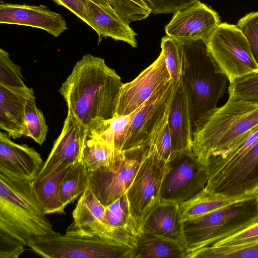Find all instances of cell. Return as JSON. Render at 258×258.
<instances>
[{"label":"cell","mask_w":258,"mask_h":258,"mask_svg":"<svg viewBox=\"0 0 258 258\" xmlns=\"http://www.w3.org/2000/svg\"><path fill=\"white\" fill-rule=\"evenodd\" d=\"M123 84L103 58L87 54L77 62L59 91L89 137L103 132L116 115Z\"/></svg>","instance_id":"6da1fadb"},{"label":"cell","mask_w":258,"mask_h":258,"mask_svg":"<svg viewBox=\"0 0 258 258\" xmlns=\"http://www.w3.org/2000/svg\"><path fill=\"white\" fill-rule=\"evenodd\" d=\"M33 181L0 170V234L24 246L30 240L59 233L47 219Z\"/></svg>","instance_id":"7a4b0ae2"},{"label":"cell","mask_w":258,"mask_h":258,"mask_svg":"<svg viewBox=\"0 0 258 258\" xmlns=\"http://www.w3.org/2000/svg\"><path fill=\"white\" fill-rule=\"evenodd\" d=\"M258 124V102L231 99L207 112L195 123L192 153L206 166Z\"/></svg>","instance_id":"3957f363"},{"label":"cell","mask_w":258,"mask_h":258,"mask_svg":"<svg viewBox=\"0 0 258 258\" xmlns=\"http://www.w3.org/2000/svg\"><path fill=\"white\" fill-rule=\"evenodd\" d=\"M180 42L181 80L188 93L194 126L203 115L217 107L229 81L218 71L203 40Z\"/></svg>","instance_id":"277c9868"},{"label":"cell","mask_w":258,"mask_h":258,"mask_svg":"<svg viewBox=\"0 0 258 258\" xmlns=\"http://www.w3.org/2000/svg\"><path fill=\"white\" fill-rule=\"evenodd\" d=\"M257 221L258 194L239 199L212 212L184 221L182 227L187 254L211 245Z\"/></svg>","instance_id":"5b68a950"},{"label":"cell","mask_w":258,"mask_h":258,"mask_svg":"<svg viewBox=\"0 0 258 258\" xmlns=\"http://www.w3.org/2000/svg\"><path fill=\"white\" fill-rule=\"evenodd\" d=\"M46 258H133L134 248L98 233L75 228L30 240L27 245Z\"/></svg>","instance_id":"8992f818"},{"label":"cell","mask_w":258,"mask_h":258,"mask_svg":"<svg viewBox=\"0 0 258 258\" xmlns=\"http://www.w3.org/2000/svg\"><path fill=\"white\" fill-rule=\"evenodd\" d=\"M204 42L218 71L229 83L258 73L249 43L236 25L221 23Z\"/></svg>","instance_id":"52a82bcc"},{"label":"cell","mask_w":258,"mask_h":258,"mask_svg":"<svg viewBox=\"0 0 258 258\" xmlns=\"http://www.w3.org/2000/svg\"><path fill=\"white\" fill-rule=\"evenodd\" d=\"M208 179L206 166L192 152L177 154L171 159L164 175L160 202H186L205 188Z\"/></svg>","instance_id":"ba28073f"},{"label":"cell","mask_w":258,"mask_h":258,"mask_svg":"<svg viewBox=\"0 0 258 258\" xmlns=\"http://www.w3.org/2000/svg\"><path fill=\"white\" fill-rule=\"evenodd\" d=\"M177 84L170 81L131 114L123 151L145 150L150 139L168 117Z\"/></svg>","instance_id":"9c48e42d"},{"label":"cell","mask_w":258,"mask_h":258,"mask_svg":"<svg viewBox=\"0 0 258 258\" xmlns=\"http://www.w3.org/2000/svg\"><path fill=\"white\" fill-rule=\"evenodd\" d=\"M122 151L115 162L89 171L87 187L105 207L125 194L137 174L143 154Z\"/></svg>","instance_id":"30bf717a"},{"label":"cell","mask_w":258,"mask_h":258,"mask_svg":"<svg viewBox=\"0 0 258 258\" xmlns=\"http://www.w3.org/2000/svg\"><path fill=\"white\" fill-rule=\"evenodd\" d=\"M167 169L146 151L126 192L130 206L143 227L148 216L160 202L162 182Z\"/></svg>","instance_id":"8fae6325"},{"label":"cell","mask_w":258,"mask_h":258,"mask_svg":"<svg viewBox=\"0 0 258 258\" xmlns=\"http://www.w3.org/2000/svg\"><path fill=\"white\" fill-rule=\"evenodd\" d=\"M171 81L162 52L146 69L130 82L123 84L116 115H129L142 106L155 92Z\"/></svg>","instance_id":"7c38bea8"},{"label":"cell","mask_w":258,"mask_h":258,"mask_svg":"<svg viewBox=\"0 0 258 258\" xmlns=\"http://www.w3.org/2000/svg\"><path fill=\"white\" fill-rule=\"evenodd\" d=\"M205 189L231 198L258 194V142L229 170L208 180Z\"/></svg>","instance_id":"4fadbf2b"},{"label":"cell","mask_w":258,"mask_h":258,"mask_svg":"<svg viewBox=\"0 0 258 258\" xmlns=\"http://www.w3.org/2000/svg\"><path fill=\"white\" fill-rule=\"evenodd\" d=\"M220 23L218 13L199 1L175 13L165 31L180 42L205 41Z\"/></svg>","instance_id":"5bb4252c"},{"label":"cell","mask_w":258,"mask_h":258,"mask_svg":"<svg viewBox=\"0 0 258 258\" xmlns=\"http://www.w3.org/2000/svg\"><path fill=\"white\" fill-rule=\"evenodd\" d=\"M0 23L42 29L57 37L68 29L64 17L43 5L1 3Z\"/></svg>","instance_id":"9a60e30c"},{"label":"cell","mask_w":258,"mask_h":258,"mask_svg":"<svg viewBox=\"0 0 258 258\" xmlns=\"http://www.w3.org/2000/svg\"><path fill=\"white\" fill-rule=\"evenodd\" d=\"M167 122L171 141V159L177 154L192 152L194 126L189 97L182 80L177 84Z\"/></svg>","instance_id":"2e32d148"},{"label":"cell","mask_w":258,"mask_h":258,"mask_svg":"<svg viewBox=\"0 0 258 258\" xmlns=\"http://www.w3.org/2000/svg\"><path fill=\"white\" fill-rule=\"evenodd\" d=\"M88 138L86 130L70 110L58 137L43 164L45 166L75 164L83 157L84 148Z\"/></svg>","instance_id":"e0dca14e"},{"label":"cell","mask_w":258,"mask_h":258,"mask_svg":"<svg viewBox=\"0 0 258 258\" xmlns=\"http://www.w3.org/2000/svg\"><path fill=\"white\" fill-rule=\"evenodd\" d=\"M0 133V170L20 178L34 180L42 165L41 155L33 148L13 142Z\"/></svg>","instance_id":"ac0fdd59"},{"label":"cell","mask_w":258,"mask_h":258,"mask_svg":"<svg viewBox=\"0 0 258 258\" xmlns=\"http://www.w3.org/2000/svg\"><path fill=\"white\" fill-rule=\"evenodd\" d=\"M85 13V23L98 34L99 42L104 37H110L116 41L125 42L133 47L137 46V34L115 11L86 0Z\"/></svg>","instance_id":"d6986e66"},{"label":"cell","mask_w":258,"mask_h":258,"mask_svg":"<svg viewBox=\"0 0 258 258\" xmlns=\"http://www.w3.org/2000/svg\"><path fill=\"white\" fill-rule=\"evenodd\" d=\"M72 215V224L75 228L98 233L123 244L107 222L105 207L90 188L87 187L79 197Z\"/></svg>","instance_id":"ffe728a7"},{"label":"cell","mask_w":258,"mask_h":258,"mask_svg":"<svg viewBox=\"0 0 258 258\" xmlns=\"http://www.w3.org/2000/svg\"><path fill=\"white\" fill-rule=\"evenodd\" d=\"M33 94V89L29 87L12 89L0 85V128L13 139L25 136V108Z\"/></svg>","instance_id":"44dd1931"},{"label":"cell","mask_w":258,"mask_h":258,"mask_svg":"<svg viewBox=\"0 0 258 258\" xmlns=\"http://www.w3.org/2000/svg\"><path fill=\"white\" fill-rule=\"evenodd\" d=\"M74 164L69 166L42 165L33 181L34 191L46 214H65V207L60 198V188L63 178Z\"/></svg>","instance_id":"7402d4cb"},{"label":"cell","mask_w":258,"mask_h":258,"mask_svg":"<svg viewBox=\"0 0 258 258\" xmlns=\"http://www.w3.org/2000/svg\"><path fill=\"white\" fill-rule=\"evenodd\" d=\"M105 216L121 242L134 248L143 227L130 206L126 193L105 207Z\"/></svg>","instance_id":"603a6c76"},{"label":"cell","mask_w":258,"mask_h":258,"mask_svg":"<svg viewBox=\"0 0 258 258\" xmlns=\"http://www.w3.org/2000/svg\"><path fill=\"white\" fill-rule=\"evenodd\" d=\"M143 230L172 240L185 247L178 204L160 202L146 219Z\"/></svg>","instance_id":"cb8c5ba5"},{"label":"cell","mask_w":258,"mask_h":258,"mask_svg":"<svg viewBox=\"0 0 258 258\" xmlns=\"http://www.w3.org/2000/svg\"><path fill=\"white\" fill-rule=\"evenodd\" d=\"M258 142V124L236 140L221 154L212 156L206 165L208 180L225 173Z\"/></svg>","instance_id":"d4e9b609"},{"label":"cell","mask_w":258,"mask_h":258,"mask_svg":"<svg viewBox=\"0 0 258 258\" xmlns=\"http://www.w3.org/2000/svg\"><path fill=\"white\" fill-rule=\"evenodd\" d=\"M185 247L170 239L143 230L134 248L133 258H186Z\"/></svg>","instance_id":"484cf974"},{"label":"cell","mask_w":258,"mask_h":258,"mask_svg":"<svg viewBox=\"0 0 258 258\" xmlns=\"http://www.w3.org/2000/svg\"><path fill=\"white\" fill-rule=\"evenodd\" d=\"M240 198H231L205 188L188 201L179 204L182 222L224 207Z\"/></svg>","instance_id":"4316f807"},{"label":"cell","mask_w":258,"mask_h":258,"mask_svg":"<svg viewBox=\"0 0 258 258\" xmlns=\"http://www.w3.org/2000/svg\"><path fill=\"white\" fill-rule=\"evenodd\" d=\"M122 151L97 136L88 138L83 158L89 171L113 164Z\"/></svg>","instance_id":"83f0119b"},{"label":"cell","mask_w":258,"mask_h":258,"mask_svg":"<svg viewBox=\"0 0 258 258\" xmlns=\"http://www.w3.org/2000/svg\"><path fill=\"white\" fill-rule=\"evenodd\" d=\"M88 178L89 171L82 157L73 165L61 182L59 195L65 208L84 192Z\"/></svg>","instance_id":"f1b7e54d"},{"label":"cell","mask_w":258,"mask_h":258,"mask_svg":"<svg viewBox=\"0 0 258 258\" xmlns=\"http://www.w3.org/2000/svg\"><path fill=\"white\" fill-rule=\"evenodd\" d=\"M187 258H258V241L233 246L210 245L189 252Z\"/></svg>","instance_id":"f546056e"},{"label":"cell","mask_w":258,"mask_h":258,"mask_svg":"<svg viewBox=\"0 0 258 258\" xmlns=\"http://www.w3.org/2000/svg\"><path fill=\"white\" fill-rule=\"evenodd\" d=\"M167 120L168 118L151 137L145 147L146 151L164 169L167 168L172 158L171 141Z\"/></svg>","instance_id":"4dcf8cb0"},{"label":"cell","mask_w":258,"mask_h":258,"mask_svg":"<svg viewBox=\"0 0 258 258\" xmlns=\"http://www.w3.org/2000/svg\"><path fill=\"white\" fill-rule=\"evenodd\" d=\"M161 48L171 82L176 85L181 80L182 74L183 59L181 42L166 35L161 39Z\"/></svg>","instance_id":"1f68e13d"},{"label":"cell","mask_w":258,"mask_h":258,"mask_svg":"<svg viewBox=\"0 0 258 258\" xmlns=\"http://www.w3.org/2000/svg\"><path fill=\"white\" fill-rule=\"evenodd\" d=\"M25 123L26 127L25 136L32 138L38 144L42 145L45 140L48 126L43 113L36 105L34 94L30 97L27 102Z\"/></svg>","instance_id":"d6a6232c"},{"label":"cell","mask_w":258,"mask_h":258,"mask_svg":"<svg viewBox=\"0 0 258 258\" xmlns=\"http://www.w3.org/2000/svg\"><path fill=\"white\" fill-rule=\"evenodd\" d=\"M0 85L12 89L28 88L23 81L21 68L14 63L9 53L0 49Z\"/></svg>","instance_id":"836d02e7"},{"label":"cell","mask_w":258,"mask_h":258,"mask_svg":"<svg viewBox=\"0 0 258 258\" xmlns=\"http://www.w3.org/2000/svg\"><path fill=\"white\" fill-rule=\"evenodd\" d=\"M118 15L127 24L146 19L151 10L143 0H109Z\"/></svg>","instance_id":"e575fe53"},{"label":"cell","mask_w":258,"mask_h":258,"mask_svg":"<svg viewBox=\"0 0 258 258\" xmlns=\"http://www.w3.org/2000/svg\"><path fill=\"white\" fill-rule=\"evenodd\" d=\"M228 98L258 102V73L239 78L229 83Z\"/></svg>","instance_id":"d590c367"},{"label":"cell","mask_w":258,"mask_h":258,"mask_svg":"<svg viewBox=\"0 0 258 258\" xmlns=\"http://www.w3.org/2000/svg\"><path fill=\"white\" fill-rule=\"evenodd\" d=\"M131 114L116 115L110 121L107 127L97 136L112 145L117 150L123 151Z\"/></svg>","instance_id":"8d00e7d4"},{"label":"cell","mask_w":258,"mask_h":258,"mask_svg":"<svg viewBox=\"0 0 258 258\" xmlns=\"http://www.w3.org/2000/svg\"><path fill=\"white\" fill-rule=\"evenodd\" d=\"M236 26L247 40L258 63V11L251 12L242 17Z\"/></svg>","instance_id":"74e56055"},{"label":"cell","mask_w":258,"mask_h":258,"mask_svg":"<svg viewBox=\"0 0 258 258\" xmlns=\"http://www.w3.org/2000/svg\"><path fill=\"white\" fill-rule=\"evenodd\" d=\"M257 241H258V221L231 235L219 240L211 245L233 246Z\"/></svg>","instance_id":"f35d334b"},{"label":"cell","mask_w":258,"mask_h":258,"mask_svg":"<svg viewBox=\"0 0 258 258\" xmlns=\"http://www.w3.org/2000/svg\"><path fill=\"white\" fill-rule=\"evenodd\" d=\"M152 13L174 14L179 10L187 8L199 0H143Z\"/></svg>","instance_id":"ab89813d"},{"label":"cell","mask_w":258,"mask_h":258,"mask_svg":"<svg viewBox=\"0 0 258 258\" xmlns=\"http://www.w3.org/2000/svg\"><path fill=\"white\" fill-rule=\"evenodd\" d=\"M25 251V246L0 234V258H18Z\"/></svg>","instance_id":"60d3db41"},{"label":"cell","mask_w":258,"mask_h":258,"mask_svg":"<svg viewBox=\"0 0 258 258\" xmlns=\"http://www.w3.org/2000/svg\"><path fill=\"white\" fill-rule=\"evenodd\" d=\"M58 5L64 7L86 23V0H52Z\"/></svg>","instance_id":"b9f144b4"}]
</instances>
